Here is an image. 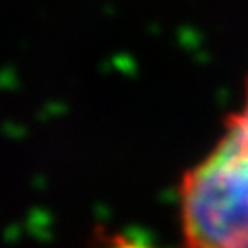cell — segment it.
Returning <instances> with one entry per match:
<instances>
[{
  "instance_id": "1",
  "label": "cell",
  "mask_w": 248,
  "mask_h": 248,
  "mask_svg": "<svg viewBox=\"0 0 248 248\" xmlns=\"http://www.w3.org/2000/svg\"><path fill=\"white\" fill-rule=\"evenodd\" d=\"M184 248H248V81L219 139L178 188Z\"/></svg>"
},
{
  "instance_id": "2",
  "label": "cell",
  "mask_w": 248,
  "mask_h": 248,
  "mask_svg": "<svg viewBox=\"0 0 248 248\" xmlns=\"http://www.w3.org/2000/svg\"><path fill=\"white\" fill-rule=\"evenodd\" d=\"M99 248H157L149 242H143L139 238H128V236H112Z\"/></svg>"
}]
</instances>
